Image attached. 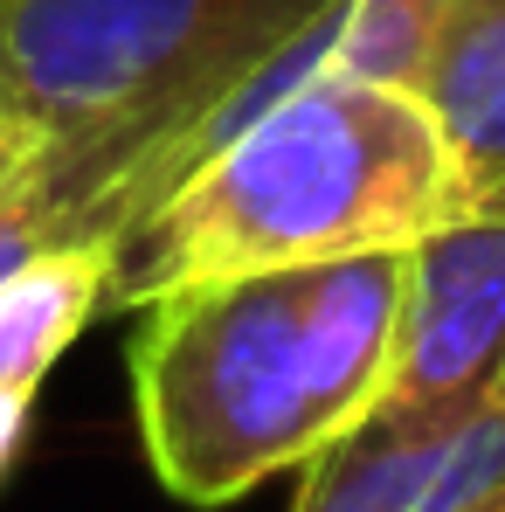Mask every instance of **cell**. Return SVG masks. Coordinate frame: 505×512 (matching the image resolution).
I'll return each mask as SVG.
<instances>
[{
  "mask_svg": "<svg viewBox=\"0 0 505 512\" xmlns=\"http://www.w3.org/2000/svg\"><path fill=\"white\" fill-rule=\"evenodd\" d=\"M409 250L180 284L132 340V409L153 478L229 506L312 464L360 423L395 367Z\"/></svg>",
  "mask_w": 505,
  "mask_h": 512,
  "instance_id": "obj_1",
  "label": "cell"
},
{
  "mask_svg": "<svg viewBox=\"0 0 505 512\" xmlns=\"http://www.w3.org/2000/svg\"><path fill=\"white\" fill-rule=\"evenodd\" d=\"M485 208L416 90L305 70L229 125L111 243V305H153L180 284L409 250Z\"/></svg>",
  "mask_w": 505,
  "mask_h": 512,
  "instance_id": "obj_2",
  "label": "cell"
},
{
  "mask_svg": "<svg viewBox=\"0 0 505 512\" xmlns=\"http://www.w3.org/2000/svg\"><path fill=\"white\" fill-rule=\"evenodd\" d=\"M346 0H0L14 111L35 118L70 243H118L208 125Z\"/></svg>",
  "mask_w": 505,
  "mask_h": 512,
  "instance_id": "obj_3",
  "label": "cell"
},
{
  "mask_svg": "<svg viewBox=\"0 0 505 512\" xmlns=\"http://www.w3.org/2000/svg\"><path fill=\"white\" fill-rule=\"evenodd\" d=\"M505 374V201L457 215L409 243L395 367L374 409L457 416L478 409Z\"/></svg>",
  "mask_w": 505,
  "mask_h": 512,
  "instance_id": "obj_4",
  "label": "cell"
},
{
  "mask_svg": "<svg viewBox=\"0 0 505 512\" xmlns=\"http://www.w3.org/2000/svg\"><path fill=\"white\" fill-rule=\"evenodd\" d=\"M492 492H505V374L457 416L367 409L305 464L291 512H457Z\"/></svg>",
  "mask_w": 505,
  "mask_h": 512,
  "instance_id": "obj_5",
  "label": "cell"
},
{
  "mask_svg": "<svg viewBox=\"0 0 505 512\" xmlns=\"http://www.w3.org/2000/svg\"><path fill=\"white\" fill-rule=\"evenodd\" d=\"M111 291V243H56L0 284V471L21 450L35 388Z\"/></svg>",
  "mask_w": 505,
  "mask_h": 512,
  "instance_id": "obj_6",
  "label": "cell"
},
{
  "mask_svg": "<svg viewBox=\"0 0 505 512\" xmlns=\"http://www.w3.org/2000/svg\"><path fill=\"white\" fill-rule=\"evenodd\" d=\"M422 111L492 208L505 201V0H450L416 77Z\"/></svg>",
  "mask_w": 505,
  "mask_h": 512,
  "instance_id": "obj_7",
  "label": "cell"
},
{
  "mask_svg": "<svg viewBox=\"0 0 505 512\" xmlns=\"http://www.w3.org/2000/svg\"><path fill=\"white\" fill-rule=\"evenodd\" d=\"M443 7L450 0H346L326 28V42H319V70L416 90L422 56L443 28Z\"/></svg>",
  "mask_w": 505,
  "mask_h": 512,
  "instance_id": "obj_8",
  "label": "cell"
},
{
  "mask_svg": "<svg viewBox=\"0 0 505 512\" xmlns=\"http://www.w3.org/2000/svg\"><path fill=\"white\" fill-rule=\"evenodd\" d=\"M42 160V132H35V118H21V111H0V194L21 180V173Z\"/></svg>",
  "mask_w": 505,
  "mask_h": 512,
  "instance_id": "obj_9",
  "label": "cell"
},
{
  "mask_svg": "<svg viewBox=\"0 0 505 512\" xmlns=\"http://www.w3.org/2000/svg\"><path fill=\"white\" fill-rule=\"evenodd\" d=\"M0 111H14V77H7V49H0Z\"/></svg>",
  "mask_w": 505,
  "mask_h": 512,
  "instance_id": "obj_10",
  "label": "cell"
},
{
  "mask_svg": "<svg viewBox=\"0 0 505 512\" xmlns=\"http://www.w3.org/2000/svg\"><path fill=\"white\" fill-rule=\"evenodd\" d=\"M457 512H505V492H492V499H478V506H457Z\"/></svg>",
  "mask_w": 505,
  "mask_h": 512,
  "instance_id": "obj_11",
  "label": "cell"
}]
</instances>
